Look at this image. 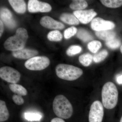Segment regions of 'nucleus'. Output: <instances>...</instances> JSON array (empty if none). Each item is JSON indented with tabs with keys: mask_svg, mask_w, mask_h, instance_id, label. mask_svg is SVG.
I'll return each mask as SVG.
<instances>
[{
	"mask_svg": "<svg viewBox=\"0 0 122 122\" xmlns=\"http://www.w3.org/2000/svg\"><path fill=\"white\" fill-rule=\"evenodd\" d=\"M81 50L82 48L79 46L73 45L68 48L66 51V53L68 56H72L79 53Z\"/></svg>",
	"mask_w": 122,
	"mask_h": 122,
	"instance_id": "obj_28",
	"label": "nucleus"
},
{
	"mask_svg": "<svg viewBox=\"0 0 122 122\" xmlns=\"http://www.w3.org/2000/svg\"><path fill=\"white\" fill-rule=\"evenodd\" d=\"M103 105L106 109H112L117 105L118 92L117 87L113 82H108L103 86L102 91Z\"/></svg>",
	"mask_w": 122,
	"mask_h": 122,
	"instance_id": "obj_2",
	"label": "nucleus"
},
{
	"mask_svg": "<svg viewBox=\"0 0 122 122\" xmlns=\"http://www.w3.org/2000/svg\"><path fill=\"white\" fill-rule=\"evenodd\" d=\"M0 17V20L9 28L13 29L16 26V23L13 18L12 13L7 8H1Z\"/></svg>",
	"mask_w": 122,
	"mask_h": 122,
	"instance_id": "obj_11",
	"label": "nucleus"
},
{
	"mask_svg": "<svg viewBox=\"0 0 122 122\" xmlns=\"http://www.w3.org/2000/svg\"><path fill=\"white\" fill-rule=\"evenodd\" d=\"M57 76L59 78L68 81H73L79 78L83 74L80 68L68 64H59L55 68Z\"/></svg>",
	"mask_w": 122,
	"mask_h": 122,
	"instance_id": "obj_4",
	"label": "nucleus"
},
{
	"mask_svg": "<svg viewBox=\"0 0 122 122\" xmlns=\"http://www.w3.org/2000/svg\"><path fill=\"white\" fill-rule=\"evenodd\" d=\"M38 54V52L35 50L23 49L17 51H13V56L16 58L21 59H30Z\"/></svg>",
	"mask_w": 122,
	"mask_h": 122,
	"instance_id": "obj_13",
	"label": "nucleus"
},
{
	"mask_svg": "<svg viewBox=\"0 0 122 122\" xmlns=\"http://www.w3.org/2000/svg\"><path fill=\"white\" fill-rule=\"evenodd\" d=\"M51 122H66L62 119L60 118H55L51 120Z\"/></svg>",
	"mask_w": 122,
	"mask_h": 122,
	"instance_id": "obj_32",
	"label": "nucleus"
},
{
	"mask_svg": "<svg viewBox=\"0 0 122 122\" xmlns=\"http://www.w3.org/2000/svg\"><path fill=\"white\" fill-rule=\"evenodd\" d=\"M53 108L55 114L59 118L68 119L73 114V106L65 96L62 95H57L53 102Z\"/></svg>",
	"mask_w": 122,
	"mask_h": 122,
	"instance_id": "obj_1",
	"label": "nucleus"
},
{
	"mask_svg": "<svg viewBox=\"0 0 122 122\" xmlns=\"http://www.w3.org/2000/svg\"><path fill=\"white\" fill-rule=\"evenodd\" d=\"M120 122H122V116L121 118H120Z\"/></svg>",
	"mask_w": 122,
	"mask_h": 122,
	"instance_id": "obj_35",
	"label": "nucleus"
},
{
	"mask_svg": "<svg viewBox=\"0 0 122 122\" xmlns=\"http://www.w3.org/2000/svg\"><path fill=\"white\" fill-rule=\"evenodd\" d=\"M115 27V25L113 22L106 20L100 17L94 18L91 21L92 29L96 31L110 30Z\"/></svg>",
	"mask_w": 122,
	"mask_h": 122,
	"instance_id": "obj_9",
	"label": "nucleus"
},
{
	"mask_svg": "<svg viewBox=\"0 0 122 122\" xmlns=\"http://www.w3.org/2000/svg\"><path fill=\"white\" fill-rule=\"evenodd\" d=\"M60 19L66 24L70 25H77L79 21L74 15L69 13H63L61 15Z\"/></svg>",
	"mask_w": 122,
	"mask_h": 122,
	"instance_id": "obj_15",
	"label": "nucleus"
},
{
	"mask_svg": "<svg viewBox=\"0 0 122 122\" xmlns=\"http://www.w3.org/2000/svg\"><path fill=\"white\" fill-rule=\"evenodd\" d=\"M117 81L119 84H122V75L119 76L117 78Z\"/></svg>",
	"mask_w": 122,
	"mask_h": 122,
	"instance_id": "obj_33",
	"label": "nucleus"
},
{
	"mask_svg": "<svg viewBox=\"0 0 122 122\" xmlns=\"http://www.w3.org/2000/svg\"><path fill=\"white\" fill-rule=\"evenodd\" d=\"M25 117L28 121H39L41 119L42 116L37 113L26 112L25 113Z\"/></svg>",
	"mask_w": 122,
	"mask_h": 122,
	"instance_id": "obj_27",
	"label": "nucleus"
},
{
	"mask_svg": "<svg viewBox=\"0 0 122 122\" xmlns=\"http://www.w3.org/2000/svg\"><path fill=\"white\" fill-rule=\"evenodd\" d=\"M9 2L14 11L20 14H23L26 10V5L23 0H9Z\"/></svg>",
	"mask_w": 122,
	"mask_h": 122,
	"instance_id": "obj_14",
	"label": "nucleus"
},
{
	"mask_svg": "<svg viewBox=\"0 0 122 122\" xmlns=\"http://www.w3.org/2000/svg\"><path fill=\"white\" fill-rule=\"evenodd\" d=\"M47 38L51 41H59L62 39V35L59 30H52L48 34Z\"/></svg>",
	"mask_w": 122,
	"mask_h": 122,
	"instance_id": "obj_23",
	"label": "nucleus"
},
{
	"mask_svg": "<svg viewBox=\"0 0 122 122\" xmlns=\"http://www.w3.org/2000/svg\"><path fill=\"white\" fill-rule=\"evenodd\" d=\"M95 34L99 38L106 41L113 39L116 36L115 32L110 30L96 31Z\"/></svg>",
	"mask_w": 122,
	"mask_h": 122,
	"instance_id": "obj_16",
	"label": "nucleus"
},
{
	"mask_svg": "<svg viewBox=\"0 0 122 122\" xmlns=\"http://www.w3.org/2000/svg\"><path fill=\"white\" fill-rule=\"evenodd\" d=\"M10 114L5 101L0 100V122H5L8 119Z\"/></svg>",
	"mask_w": 122,
	"mask_h": 122,
	"instance_id": "obj_17",
	"label": "nucleus"
},
{
	"mask_svg": "<svg viewBox=\"0 0 122 122\" xmlns=\"http://www.w3.org/2000/svg\"><path fill=\"white\" fill-rule=\"evenodd\" d=\"M28 10L30 12H48L52 10L50 5L46 2L37 0H30L28 3Z\"/></svg>",
	"mask_w": 122,
	"mask_h": 122,
	"instance_id": "obj_8",
	"label": "nucleus"
},
{
	"mask_svg": "<svg viewBox=\"0 0 122 122\" xmlns=\"http://www.w3.org/2000/svg\"><path fill=\"white\" fill-rule=\"evenodd\" d=\"M50 64V61L46 56H35L25 61V66L28 69L41 71L45 69Z\"/></svg>",
	"mask_w": 122,
	"mask_h": 122,
	"instance_id": "obj_5",
	"label": "nucleus"
},
{
	"mask_svg": "<svg viewBox=\"0 0 122 122\" xmlns=\"http://www.w3.org/2000/svg\"><path fill=\"white\" fill-rule=\"evenodd\" d=\"M108 54L107 51L106 50H103L94 55L93 60L95 63H99L105 60Z\"/></svg>",
	"mask_w": 122,
	"mask_h": 122,
	"instance_id": "obj_25",
	"label": "nucleus"
},
{
	"mask_svg": "<svg viewBox=\"0 0 122 122\" xmlns=\"http://www.w3.org/2000/svg\"><path fill=\"white\" fill-rule=\"evenodd\" d=\"M73 14L81 23L86 24L92 20L97 13L93 10L90 9L74 11Z\"/></svg>",
	"mask_w": 122,
	"mask_h": 122,
	"instance_id": "obj_10",
	"label": "nucleus"
},
{
	"mask_svg": "<svg viewBox=\"0 0 122 122\" xmlns=\"http://www.w3.org/2000/svg\"><path fill=\"white\" fill-rule=\"evenodd\" d=\"M10 90L15 94L21 96H26L27 94V91L21 85L16 83H12L9 85Z\"/></svg>",
	"mask_w": 122,
	"mask_h": 122,
	"instance_id": "obj_18",
	"label": "nucleus"
},
{
	"mask_svg": "<svg viewBox=\"0 0 122 122\" xmlns=\"http://www.w3.org/2000/svg\"><path fill=\"white\" fill-rule=\"evenodd\" d=\"M77 37L82 41L86 42L93 39V37L87 30L84 29H80L78 30L76 34Z\"/></svg>",
	"mask_w": 122,
	"mask_h": 122,
	"instance_id": "obj_20",
	"label": "nucleus"
},
{
	"mask_svg": "<svg viewBox=\"0 0 122 122\" xmlns=\"http://www.w3.org/2000/svg\"><path fill=\"white\" fill-rule=\"evenodd\" d=\"M28 37L26 30L19 28L17 30L16 34L9 37L4 44L5 48L7 50L15 51L24 49Z\"/></svg>",
	"mask_w": 122,
	"mask_h": 122,
	"instance_id": "obj_3",
	"label": "nucleus"
},
{
	"mask_svg": "<svg viewBox=\"0 0 122 122\" xmlns=\"http://www.w3.org/2000/svg\"><path fill=\"white\" fill-rule=\"evenodd\" d=\"M103 5L108 8H118L122 5V0H101Z\"/></svg>",
	"mask_w": 122,
	"mask_h": 122,
	"instance_id": "obj_22",
	"label": "nucleus"
},
{
	"mask_svg": "<svg viewBox=\"0 0 122 122\" xmlns=\"http://www.w3.org/2000/svg\"><path fill=\"white\" fill-rule=\"evenodd\" d=\"M4 23L0 20V36H1L4 30Z\"/></svg>",
	"mask_w": 122,
	"mask_h": 122,
	"instance_id": "obj_31",
	"label": "nucleus"
},
{
	"mask_svg": "<svg viewBox=\"0 0 122 122\" xmlns=\"http://www.w3.org/2000/svg\"><path fill=\"white\" fill-rule=\"evenodd\" d=\"M40 24L45 28L51 29H63L65 27L62 23L49 16H45L41 18L40 20Z\"/></svg>",
	"mask_w": 122,
	"mask_h": 122,
	"instance_id": "obj_12",
	"label": "nucleus"
},
{
	"mask_svg": "<svg viewBox=\"0 0 122 122\" xmlns=\"http://www.w3.org/2000/svg\"><path fill=\"white\" fill-rule=\"evenodd\" d=\"M120 52H121L122 53V45L121 46V47H120Z\"/></svg>",
	"mask_w": 122,
	"mask_h": 122,
	"instance_id": "obj_34",
	"label": "nucleus"
},
{
	"mask_svg": "<svg viewBox=\"0 0 122 122\" xmlns=\"http://www.w3.org/2000/svg\"><path fill=\"white\" fill-rule=\"evenodd\" d=\"M12 100L15 104L18 105H21L24 104V99L21 95L14 94L12 97Z\"/></svg>",
	"mask_w": 122,
	"mask_h": 122,
	"instance_id": "obj_30",
	"label": "nucleus"
},
{
	"mask_svg": "<svg viewBox=\"0 0 122 122\" xmlns=\"http://www.w3.org/2000/svg\"><path fill=\"white\" fill-rule=\"evenodd\" d=\"M104 116V109L102 102L98 100L92 104L89 115V122H102Z\"/></svg>",
	"mask_w": 122,
	"mask_h": 122,
	"instance_id": "obj_7",
	"label": "nucleus"
},
{
	"mask_svg": "<svg viewBox=\"0 0 122 122\" xmlns=\"http://www.w3.org/2000/svg\"><path fill=\"white\" fill-rule=\"evenodd\" d=\"M77 29L75 26H73L68 28L64 31V37L66 39H69L77 32Z\"/></svg>",
	"mask_w": 122,
	"mask_h": 122,
	"instance_id": "obj_29",
	"label": "nucleus"
},
{
	"mask_svg": "<svg viewBox=\"0 0 122 122\" xmlns=\"http://www.w3.org/2000/svg\"><path fill=\"white\" fill-rule=\"evenodd\" d=\"M88 5V4L86 1L84 0H73L70 4V8L76 11L82 10L85 9Z\"/></svg>",
	"mask_w": 122,
	"mask_h": 122,
	"instance_id": "obj_19",
	"label": "nucleus"
},
{
	"mask_svg": "<svg viewBox=\"0 0 122 122\" xmlns=\"http://www.w3.org/2000/svg\"><path fill=\"white\" fill-rule=\"evenodd\" d=\"M0 77L4 81L12 83H16L20 81L21 75L17 70L8 66L0 69Z\"/></svg>",
	"mask_w": 122,
	"mask_h": 122,
	"instance_id": "obj_6",
	"label": "nucleus"
},
{
	"mask_svg": "<svg viewBox=\"0 0 122 122\" xmlns=\"http://www.w3.org/2000/svg\"><path fill=\"white\" fill-rule=\"evenodd\" d=\"M102 45L98 41H92L88 44L87 47L90 51L93 53H96L102 47Z\"/></svg>",
	"mask_w": 122,
	"mask_h": 122,
	"instance_id": "obj_24",
	"label": "nucleus"
},
{
	"mask_svg": "<svg viewBox=\"0 0 122 122\" xmlns=\"http://www.w3.org/2000/svg\"><path fill=\"white\" fill-rule=\"evenodd\" d=\"M106 45L109 48L113 49L118 48L121 44V41L118 38L116 37L106 41Z\"/></svg>",
	"mask_w": 122,
	"mask_h": 122,
	"instance_id": "obj_26",
	"label": "nucleus"
},
{
	"mask_svg": "<svg viewBox=\"0 0 122 122\" xmlns=\"http://www.w3.org/2000/svg\"><path fill=\"white\" fill-rule=\"evenodd\" d=\"M93 57L89 53L84 54L81 55L79 57V61L84 66H89L92 63Z\"/></svg>",
	"mask_w": 122,
	"mask_h": 122,
	"instance_id": "obj_21",
	"label": "nucleus"
}]
</instances>
